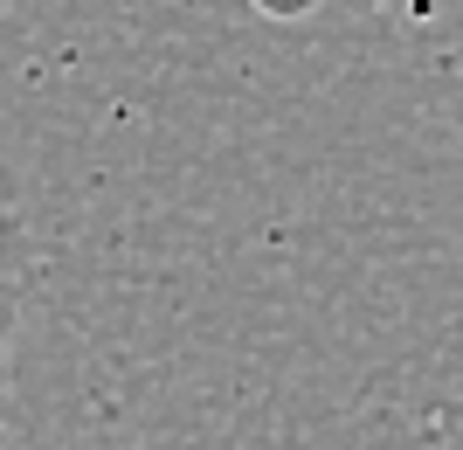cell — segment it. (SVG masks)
Wrapping results in <instances>:
<instances>
[{
	"label": "cell",
	"instance_id": "obj_1",
	"mask_svg": "<svg viewBox=\"0 0 463 450\" xmlns=\"http://www.w3.org/2000/svg\"><path fill=\"white\" fill-rule=\"evenodd\" d=\"M35 235L14 208V187H7V167H0V436H7V347H14V326H21V305L35 292Z\"/></svg>",
	"mask_w": 463,
	"mask_h": 450
},
{
	"label": "cell",
	"instance_id": "obj_2",
	"mask_svg": "<svg viewBox=\"0 0 463 450\" xmlns=\"http://www.w3.org/2000/svg\"><path fill=\"white\" fill-rule=\"evenodd\" d=\"M250 7H263V14H305L311 0H250Z\"/></svg>",
	"mask_w": 463,
	"mask_h": 450
}]
</instances>
